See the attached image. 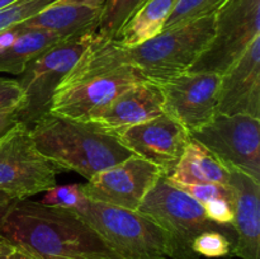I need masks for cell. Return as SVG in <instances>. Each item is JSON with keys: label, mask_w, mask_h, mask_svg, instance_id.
I'll use <instances>...</instances> for the list:
<instances>
[{"label": "cell", "mask_w": 260, "mask_h": 259, "mask_svg": "<svg viewBox=\"0 0 260 259\" xmlns=\"http://www.w3.org/2000/svg\"><path fill=\"white\" fill-rule=\"evenodd\" d=\"M161 174L164 173L159 167L132 155L113 167L101 170L81 185L88 200L137 211Z\"/></svg>", "instance_id": "obj_12"}, {"label": "cell", "mask_w": 260, "mask_h": 259, "mask_svg": "<svg viewBox=\"0 0 260 259\" xmlns=\"http://www.w3.org/2000/svg\"><path fill=\"white\" fill-rule=\"evenodd\" d=\"M215 18L216 13H212L175 25L162 30L156 37L132 47H122L113 41H96L61 84L84 79L118 66L137 69L147 79L157 83L187 71L212 38Z\"/></svg>", "instance_id": "obj_1"}, {"label": "cell", "mask_w": 260, "mask_h": 259, "mask_svg": "<svg viewBox=\"0 0 260 259\" xmlns=\"http://www.w3.org/2000/svg\"><path fill=\"white\" fill-rule=\"evenodd\" d=\"M23 102V90L14 79L0 78V112L17 111Z\"/></svg>", "instance_id": "obj_28"}, {"label": "cell", "mask_w": 260, "mask_h": 259, "mask_svg": "<svg viewBox=\"0 0 260 259\" xmlns=\"http://www.w3.org/2000/svg\"><path fill=\"white\" fill-rule=\"evenodd\" d=\"M14 249V245H13L10 241H8L7 239L3 238L0 235V259H8L9 258L10 253Z\"/></svg>", "instance_id": "obj_34"}, {"label": "cell", "mask_w": 260, "mask_h": 259, "mask_svg": "<svg viewBox=\"0 0 260 259\" xmlns=\"http://www.w3.org/2000/svg\"><path fill=\"white\" fill-rule=\"evenodd\" d=\"M85 200L86 197L84 195L81 184H56L51 189L46 190L40 202L45 206L73 210V208L79 207Z\"/></svg>", "instance_id": "obj_25"}, {"label": "cell", "mask_w": 260, "mask_h": 259, "mask_svg": "<svg viewBox=\"0 0 260 259\" xmlns=\"http://www.w3.org/2000/svg\"><path fill=\"white\" fill-rule=\"evenodd\" d=\"M226 2L228 0H177L162 30L216 13Z\"/></svg>", "instance_id": "obj_22"}, {"label": "cell", "mask_w": 260, "mask_h": 259, "mask_svg": "<svg viewBox=\"0 0 260 259\" xmlns=\"http://www.w3.org/2000/svg\"><path fill=\"white\" fill-rule=\"evenodd\" d=\"M62 40L46 30L24 29L9 47L0 52V73L20 75L33 60Z\"/></svg>", "instance_id": "obj_20"}, {"label": "cell", "mask_w": 260, "mask_h": 259, "mask_svg": "<svg viewBox=\"0 0 260 259\" xmlns=\"http://www.w3.org/2000/svg\"><path fill=\"white\" fill-rule=\"evenodd\" d=\"M144 0H107L102 7L95 33L102 42L113 41L124 23L131 18Z\"/></svg>", "instance_id": "obj_21"}, {"label": "cell", "mask_w": 260, "mask_h": 259, "mask_svg": "<svg viewBox=\"0 0 260 259\" xmlns=\"http://www.w3.org/2000/svg\"><path fill=\"white\" fill-rule=\"evenodd\" d=\"M135 155L152 163L170 175L179 163L190 134L169 114L161 113L117 135Z\"/></svg>", "instance_id": "obj_13"}, {"label": "cell", "mask_w": 260, "mask_h": 259, "mask_svg": "<svg viewBox=\"0 0 260 259\" xmlns=\"http://www.w3.org/2000/svg\"><path fill=\"white\" fill-rule=\"evenodd\" d=\"M46 259H63V258H46Z\"/></svg>", "instance_id": "obj_36"}, {"label": "cell", "mask_w": 260, "mask_h": 259, "mask_svg": "<svg viewBox=\"0 0 260 259\" xmlns=\"http://www.w3.org/2000/svg\"><path fill=\"white\" fill-rule=\"evenodd\" d=\"M144 80L147 78L137 69L118 66L61 84L53 94L48 112L78 121H88L119 94Z\"/></svg>", "instance_id": "obj_10"}, {"label": "cell", "mask_w": 260, "mask_h": 259, "mask_svg": "<svg viewBox=\"0 0 260 259\" xmlns=\"http://www.w3.org/2000/svg\"><path fill=\"white\" fill-rule=\"evenodd\" d=\"M8 259H46V258L38 255L37 253L29 250V249H25L23 248V246L14 245V249H13V251L10 253L9 258Z\"/></svg>", "instance_id": "obj_31"}, {"label": "cell", "mask_w": 260, "mask_h": 259, "mask_svg": "<svg viewBox=\"0 0 260 259\" xmlns=\"http://www.w3.org/2000/svg\"><path fill=\"white\" fill-rule=\"evenodd\" d=\"M14 201H15L14 198L10 197L9 195L0 192V226H2L3 220H4L8 210H9L10 206L13 205V202H14Z\"/></svg>", "instance_id": "obj_32"}, {"label": "cell", "mask_w": 260, "mask_h": 259, "mask_svg": "<svg viewBox=\"0 0 260 259\" xmlns=\"http://www.w3.org/2000/svg\"><path fill=\"white\" fill-rule=\"evenodd\" d=\"M96 41L95 29L66 38L25 68L18 80L23 90V102L15 111L18 122L29 128L50 111L56 89Z\"/></svg>", "instance_id": "obj_6"}, {"label": "cell", "mask_w": 260, "mask_h": 259, "mask_svg": "<svg viewBox=\"0 0 260 259\" xmlns=\"http://www.w3.org/2000/svg\"><path fill=\"white\" fill-rule=\"evenodd\" d=\"M177 0H146L116 36L113 42L122 47H132L156 37L164 29V24Z\"/></svg>", "instance_id": "obj_19"}, {"label": "cell", "mask_w": 260, "mask_h": 259, "mask_svg": "<svg viewBox=\"0 0 260 259\" xmlns=\"http://www.w3.org/2000/svg\"><path fill=\"white\" fill-rule=\"evenodd\" d=\"M228 169L239 170L260 182V118L245 114H216L190 132Z\"/></svg>", "instance_id": "obj_9"}, {"label": "cell", "mask_w": 260, "mask_h": 259, "mask_svg": "<svg viewBox=\"0 0 260 259\" xmlns=\"http://www.w3.org/2000/svg\"><path fill=\"white\" fill-rule=\"evenodd\" d=\"M168 178L183 184L212 183L229 185L230 170L206 147L190 139L179 163Z\"/></svg>", "instance_id": "obj_18"}, {"label": "cell", "mask_w": 260, "mask_h": 259, "mask_svg": "<svg viewBox=\"0 0 260 259\" xmlns=\"http://www.w3.org/2000/svg\"><path fill=\"white\" fill-rule=\"evenodd\" d=\"M260 37V0H228L216 12L215 30L188 70L223 74Z\"/></svg>", "instance_id": "obj_7"}, {"label": "cell", "mask_w": 260, "mask_h": 259, "mask_svg": "<svg viewBox=\"0 0 260 259\" xmlns=\"http://www.w3.org/2000/svg\"><path fill=\"white\" fill-rule=\"evenodd\" d=\"M170 180V179H169ZM175 187L182 189L190 197L203 205L208 201L216 200V198H226V200L234 202V192L230 185L222 184H212V183H206V184H183L170 180Z\"/></svg>", "instance_id": "obj_26"}, {"label": "cell", "mask_w": 260, "mask_h": 259, "mask_svg": "<svg viewBox=\"0 0 260 259\" xmlns=\"http://www.w3.org/2000/svg\"><path fill=\"white\" fill-rule=\"evenodd\" d=\"M161 113H164V95L160 84L147 79L124 90L85 122L117 136Z\"/></svg>", "instance_id": "obj_15"}, {"label": "cell", "mask_w": 260, "mask_h": 259, "mask_svg": "<svg viewBox=\"0 0 260 259\" xmlns=\"http://www.w3.org/2000/svg\"><path fill=\"white\" fill-rule=\"evenodd\" d=\"M56 3H69V4L86 5L91 8H102L107 0H55Z\"/></svg>", "instance_id": "obj_33"}, {"label": "cell", "mask_w": 260, "mask_h": 259, "mask_svg": "<svg viewBox=\"0 0 260 259\" xmlns=\"http://www.w3.org/2000/svg\"><path fill=\"white\" fill-rule=\"evenodd\" d=\"M121 259H165L168 243L161 229L137 211L86 198L73 208Z\"/></svg>", "instance_id": "obj_5"}, {"label": "cell", "mask_w": 260, "mask_h": 259, "mask_svg": "<svg viewBox=\"0 0 260 259\" xmlns=\"http://www.w3.org/2000/svg\"><path fill=\"white\" fill-rule=\"evenodd\" d=\"M144 2H146V0H144ZM144 2H142V3H144Z\"/></svg>", "instance_id": "obj_37"}, {"label": "cell", "mask_w": 260, "mask_h": 259, "mask_svg": "<svg viewBox=\"0 0 260 259\" xmlns=\"http://www.w3.org/2000/svg\"><path fill=\"white\" fill-rule=\"evenodd\" d=\"M57 168L36 149L29 128L18 122L0 136V192L25 200L55 187Z\"/></svg>", "instance_id": "obj_8"}, {"label": "cell", "mask_w": 260, "mask_h": 259, "mask_svg": "<svg viewBox=\"0 0 260 259\" xmlns=\"http://www.w3.org/2000/svg\"><path fill=\"white\" fill-rule=\"evenodd\" d=\"M18 123L17 112L15 111H5L0 112V136L9 131L12 127Z\"/></svg>", "instance_id": "obj_30"}, {"label": "cell", "mask_w": 260, "mask_h": 259, "mask_svg": "<svg viewBox=\"0 0 260 259\" xmlns=\"http://www.w3.org/2000/svg\"><path fill=\"white\" fill-rule=\"evenodd\" d=\"M29 135L36 149L51 164L85 179L135 155L116 135L51 112L29 127Z\"/></svg>", "instance_id": "obj_3"}, {"label": "cell", "mask_w": 260, "mask_h": 259, "mask_svg": "<svg viewBox=\"0 0 260 259\" xmlns=\"http://www.w3.org/2000/svg\"><path fill=\"white\" fill-rule=\"evenodd\" d=\"M53 2L55 0H17L3 8L0 9V30L8 29L29 19Z\"/></svg>", "instance_id": "obj_24"}, {"label": "cell", "mask_w": 260, "mask_h": 259, "mask_svg": "<svg viewBox=\"0 0 260 259\" xmlns=\"http://www.w3.org/2000/svg\"><path fill=\"white\" fill-rule=\"evenodd\" d=\"M0 235L43 258L121 259L73 210L15 200L8 210Z\"/></svg>", "instance_id": "obj_2"}, {"label": "cell", "mask_w": 260, "mask_h": 259, "mask_svg": "<svg viewBox=\"0 0 260 259\" xmlns=\"http://www.w3.org/2000/svg\"><path fill=\"white\" fill-rule=\"evenodd\" d=\"M137 212L150 218L165 234L168 258L200 259L192 250V243L203 231H222L235 244L233 228L212 222L206 215L203 206L175 187L165 174L160 175L150 188Z\"/></svg>", "instance_id": "obj_4"}, {"label": "cell", "mask_w": 260, "mask_h": 259, "mask_svg": "<svg viewBox=\"0 0 260 259\" xmlns=\"http://www.w3.org/2000/svg\"><path fill=\"white\" fill-rule=\"evenodd\" d=\"M221 75L205 71H183L159 81L164 95V113L188 132L201 128L217 114Z\"/></svg>", "instance_id": "obj_11"}, {"label": "cell", "mask_w": 260, "mask_h": 259, "mask_svg": "<svg viewBox=\"0 0 260 259\" xmlns=\"http://www.w3.org/2000/svg\"><path fill=\"white\" fill-rule=\"evenodd\" d=\"M234 241L222 231H203L196 236L192 243V250L198 256L221 258L231 254Z\"/></svg>", "instance_id": "obj_23"}, {"label": "cell", "mask_w": 260, "mask_h": 259, "mask_svg": "<svg viewBox=\"0 0 260 259\" xmlns=\"http://www.w3.org/2000/svg\"><path fill=\"white\" fill-rule=\"evenodd\" d=\"M23 30L24 29H23L19 24L8 28V29L0 30V52H2L3 50H5L7 47H9V46L17 40L18 36H19Z\"/></svg>", "instance_id": "obj_29"}, {"label": "cell", "mask_w": 260, "mask_h": 259, "mask_svg": "<svg viewBox=\"0 0 260 259\" xmlns=\"http://www.w3.org/2000/svg\"><path fill=\"white\" fill-rule=\"evenodd\" d=\"M230 170L234 192L235 244L231 254L241 259H260V182L239 170Z\"/></svg>", "instance_id": "obj_16"}, {"label": "cell", "mask_w": 260, "mask_h": 259, "mask_svg": "<svg viewBox=\"0 0 260 259\" xmlns=\"http://www.w3.org/2000/svg\"><path fill=\"white\" fill-rule=\"evenodd\" d=\"M14 2H17V0H0V9H3V8L8 7V5L13 4Z\"/></svg>", "instance_id": "obj_35"}, {"label": "cell", "mask_w": 260, "mask_h": 259, "mask_svg": "<svg viewBox=\"0 0 260 259\" xmlns=\"http://www.w3.org/2000/svg\"><path fill=\"white\" fill-rule=\"evenodd\" d=\"M101 12L102 8L53 2L29 19L19 23V25L23 29H41L55 33L66 40L95 29Z\"/></svg>", "instance_id": "obj_17"}, {"label": "cell", "mask_w": 260, "mask_h": 259, "mask_svg": "<svg viewBox=\"0 0 260 259\" xmlns=\"http://www.w3.org/2000/svg\"><path fill=\"white\" fill-rule=\"evenodd\" d=\"M217 114H245L260 118V37L221 74Z\"/></svg>", "instance_id": "obj_14"}, {"label": "cell", "mask_w": 260, "mask_h": 259, "mask_svg": "<svg viewBox=\"0 0 260 259\" xmlns=\"http://www.w3.org/2000/svg\"><path fill=\"white\" fill-rule=\"evenodd\" d=\"M203 208L212 222L221 226H230L233 228L234 221V202L226 198H216L203 203Z\"/></svg>", "instance_id": "obj_27"}]
</instances>
